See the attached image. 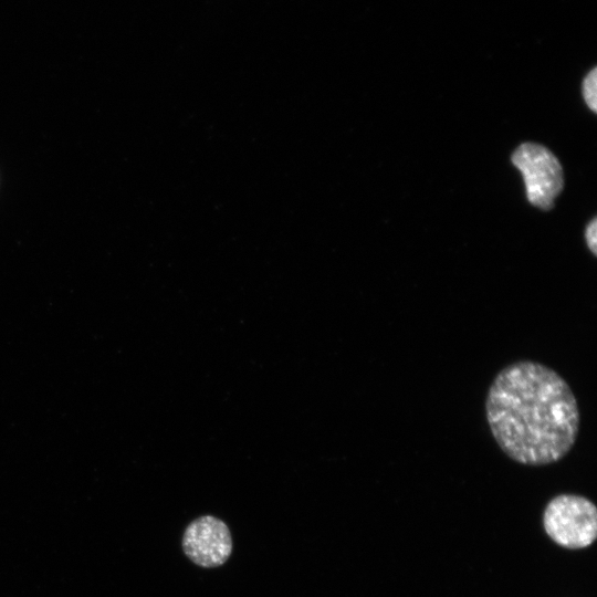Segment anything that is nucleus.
I'll return each mask as SVG.
<instances>
[{
	"label": "nucleus",
	"mask_w": 597,
	"mask_h": 597,
	"mask_svg": "<svg viewBox=\"0 0 597 597\" xmlns=\"http://www.w3.org/2000/svg\"><path fill=\"white\" fill-rule=\"evenodd\" d=\"M511 160L523 176L530 203L542 210L552 209L564 187L563 168L556 156L540 144L524 143L513 151Z\"/></svg>",
	"instance_id": "3"
},
{
	"label": "nucleus",
	"mask_w": 597,
	"mask_h": 597,
	"mask_svg": "<svg viewBox=\"0 0 597 597\" xmlns=\"http://www.w3.org/2000/svg\"><path fill=\"white\" fill-rule=\"evenodd\" d=\"M585 239L594 255L597 254V219L593 218L585 230Z\"/></svg>",
	"instance_id": "6"
},
{
	"label": "nucleus",
	"mask_w": 597,
	"mask_h": 597,
	"mask_svg": "<svg viewBox=\"0 0 597 597\" xmlns=\"http://www.w3.org/2000/svg\"><path fill=\"white\" fill-rule=\"evenodd\" d=\"M597 69L594 67L583 80L582 92L587 106L597 112Z\"/></svg>",
	"instance_id": "5"
},
{
	"label": "nucleus",
	"mask_w": 597,
	"mask_h": 597,
	"mask_svg": "<svg viewBox=\"0 0 597 597\" xmlns=\"http://www.w3.org/2000/svg\"><path fill=\"white\" fill-rule=\"evenodd\" d=\"M543 524L547 535L559 546L585 548L597 537V509L584 496L559 494L546 505Z\"/></svg>",
	"instance_id": "2"
},
{
	"label": "nucleus",
	"mask_w": 597,
	"mask_h": 597,
	"mask_svg": "<svg viewBox=\"0 0 597 597\" xmlns=\"http://www.w3.org/2000/svg\"><path fill=\"white\" fill-rule=\"evenodd\" d=\"M485 416L500 449L526 465L562 460L579 431L570 387L555 370L533 360L515 362L498 373L488 390Z\"/></svg>",
	"instance_id": "1"
},
{
	"label": "nucleus",
	"mask_w": 597,
	"mask_h": 597,
	"mask_svg": "<svg viewBox=\"0 0 597 597\" xmlns=\"http://www.w3.org/2000/svg\"><path fill=\"white\" fill-rule=\"evenodd\" d=\"M181 548L188 559L199 567H220L232 554L231 531L219 517L199 516L186 526Z\"/></svg>",
	"instance_id": "4"
}]
</instances>
